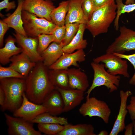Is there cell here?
I'll return each mask as SVG.
<instances>
[{
    "label": "cell",
    "mask_w": 135,
    "mask_h": 135,
    "mask_svg": "<svg viewBox=\"0 0 135 135\" xmlns=\"http://www.w3.org/2000/svg\"><path fill=\"white\" fill-rule=\"evenodd\" d=\"M48 68L42 62L36 63L25 78V94L34 103L42 104L47 96L55 89L50 80Z\"/></svg>",
    "instance_id": "6da1fadb"
},
{
    "label": "cell",
    "mask_w": 135,
    "mask_h": 135,
    "mask_svg": "<svg viewBox=\"0 0 135 135\" xmlns=\"http://www.w3.org/2000/svg\"><path fill=\"white\" fill-rule=\"evenodd\" d=\"M116 10L115 0H112L97 8L86 24V29L94 37L107 33L110 25L116 18Z\"/></svg>",
    "instance_id": "7a4b0ae2"
},
{
    "label": "cell",
    "mask_w": 135,
    "mask_h": 135,
    "mask_svg": "<svg viewBox=\"0 0 135 135\" xmlns=\"http://www.w3.org/2000/svg\"><path fill=\"white\" fill-rule=\"evenodd\" d=\"M0 87L4 91L6 99L3 111L14 112L21 106L25 92V78H10L0 80Z\"/></svg>",
    "instance_id": "3957f363"
},
{
    "label": "cell",
    "mask_w": 135,
    "mask_h": 135,
    "mask_svg": "<svg viewBox=\"0 0 135 135\" xmlns=\"http://www.w3.org/2000/svg\"><path fill=\"white\" fill-rule=\"evenodd\" d=\"M22 17L24 27L27 36L38 37L41 34H52L56 26L52 21L38 18L35 15L22 10Z\"/></svg>",
    "instance_id": "277c9868"
},
{
    "label": "cell",
    "mask_w": 135,
    "mask_h": 135,
    "mask_svg": "<svg viewBox=\"0 0 135 135\" xmlns=\"http://www.w3.org/2000/svg\"><path fill=\"white\" fill-rule=\"evenodd\" d=\"M91 66L94 70V78L92 86L86 92V99L90 98L92 91L97 87L106 86L110 93L116 90L120 84V77L113 75L108 72L105 69L104 64L92 62Z\"/></svg>",
    "instance_id": "5b68a950"
},
{
    "label": "cell",
    "mask_w": 135,
    "mask_h": 135,
    "mask_svg": "<svg viewBox=\"0 0 135 135\" xmlns=\"http://www.w3.org/2000/svg\"><path fill=\"white\" fill-rule=\"evenodd\" d=\"M80 113L84 116H97L107 124L109 122L111 112L107 103L94 97L86 99L79 109Z\"/></svg>",
    "instance_id": "8992f818"
},
{
    "label": "cell",
    "mask_w": 135,
    "mask_h": 135,
    "mask_svg": "<svg viewBox=\"0 0 135 135\" xmlns=\"http://www.w3.org/2000/svg\"><path fill=\"white\" fill-rule=\"evenodd\" d=\"M120 34L108 46L106 53L124 54L135 50V31L124 26L120 27Z\"/></svg>",
    "instance_id": "52a82bcc"
},
{
    "label": "cell",
    "mask_w": 135,
    "mask_h": 135,
    "mask_svg": "<svg viewBox=\"0 0 135 135\" xmlns=\"http://www.w3.org/2000/svg\"><path fill=\"white\" fill-rule=\"evenodd\" d=\"M93 60L96 63L104 64L107 72L112 75H120L125 78L130 77L127 61L113 53H106Z\"/></svg>",
    "instance_id": "ba28073f"
},
{
    "label": "cell",
    "mask_w": 135,
    "mask_h": 135,
    "mask_svg": "<svg viewBox=\"0 0 135 135\" xmlns=\"http://www.w3.org/2000/svg\"><path fill=\"white\" fill-rule=\"evenodd\" d=\"M9 135H41V132L35 130L33 123L22 118L5 114Z\"/></svg>",
    "instance_id": "9c48e42d"
},
{
    "label": "cell",
    "mask_w": 135,
    "mask_h": 135,
    "mask_svg": "<svg viewBox=\"0 0 135 135\" xmlns=\"http://www.w3.org/2000/svg\"><path fill=\"white\" fill-rule=\"evenodd\" d=\"M55 8L50 0H24L22 6V10L50 21H52L50 15Z\"/></svg>",
    "instance_id": "30bf717a"
},
{
    "label": "cell",
    "mask_w": 135,
    "mask_h": 135,
    "mask_svg": "<svg viewBox=\"0 0 135 135\" xmlns=\"http://www.w3.org/2000/svg\"><path fill=\"white\" fill-rule=\"evenodd\" d=\"M46 112V109L42 104H38L30 101L25 92L22 104L13 112V116L30 122L39 115Z\"/></svg>",
    "instance_id": "8fae6325"
},
{
    "label": "cell",
    "mask_w": 135,
    "mask_h": 135,
    "mask_svg": "<svg viewBox=\"0 0 135 135\" xmlns=\"http://www.w3.org/2000/svg\"><path fill=\"white\" fill-rule=\"evenodd\" d=\"M16 42L22 49V52L26 55L33 62H42L41 55L37 49L38 44V37H28L15 31L13 34Z\"/></svg>",
    "instance_id": "7c38bea8"
},
{
    "label": "cell",
    "mask_w": 135,
    "mask_h": 135,
    "mask_svg": "<svg viewBox=\"0 0 135 135\" xmlns=\"http://www.w3.org/2000/svg\"><path fill=\"white\" fill-rule=\"evenodd\" d=\"M86 55L83 49L72 53H64L54 64L48 68L50 70H67L69 67L73 66L80 67L78 62H81L86 60Z\"/></svg>",
    "instance_id": "4fadbf2b"
},
{
    "label": "cell",
    "mask_w": 135,
    "mask_h": 135,
    "mask_svg": "<svg viewBox=\"0 0 135 135\" xmlns=\"http://www.w3.org/2000/svg\"><path fill=\"white\" fill-rule=\"evenodd\" d=\"M132 94L130 90L124 92L121 90L120 92V104L118 113L110 135H118L123 132L126 126L125 120L128 112L127 109V101L128 97Z\"/></svg>",
    "instance_id": "5bb4252c"
},
{
    "label": "cell",
    "mask_w": 135,
    "mask_h": 135,
    "mask_svg": "<svg viewBox=\"0 0 135 135\" xmlns=\"http://www.w3.org/2000/svg\"><path fill=\"white\" fill-rule=\"evenodd\" d=\"M60 93L64 103L63 112L70 111L80 104L84 99V92L77 89L56 88Z\"/></svg>",
    "instance_id": "9a60e30c"
},
{
    "label": "cell",
    "mask_w": 135,
    "mask_h": 135,
    "mask_svg": "<svg viewBox=\"0 0 135 135\" xmlns=\"http://www.w3.org/2000/svg\"><path fill=\"white\" fill-rule=\"evenodd\" d=\"M42 104L45 107L46 112L54 116L63 112L64 105L60 92L54 90L46 98Z\"/></svg>",
    "instance_id": "2e32d148"
},
{
    "label": "cell",
    "mask_w": 135,
    "mask_h": 135,
    "mask_svg": "<svg viewBox=\"0 0 135 135\" xmlns=\"http://www.w3.org/2000/svg\"><path fill=\"white\" fill-rule=\"evenodd\" d=\"M10 66L26 78L36 63L32 62L23 52L13 56L10 59Z\"/></svg>",
    "instance_id": "e0dca14e"
},
{
    "label": "cell",
    "mask_w": 135,
    "mask_h": 135,
    "mask_svg": "<svg viewBox=\"0 0 135 135\" xmlns=\"http://www.w3.org/2000/svg\"><path fill=\"white\" fill-rule=\"evenodd\" d=\"M82 7L81 0H69L68 11L66 15L65 25L77 23L86 24L88 22Z\"/></svg>",
    "instance_id": "ac0fdd59"
},
{
    "label": "cell",
    "mask_w": 135,
    "mask_h": 135,
    "mask_svg": "<svg viewBox=\"0 0 135 135\" xmlns=\"http://www.w3.org/2000/svg\"><path fill=\"white\" fill-rule=\"evenodd\" d=\"M67 71L71 89L86 91L89 86L86 74L79 69H68Z\"/></svg>",
    "instance_id": "d6986e66"
},
{
    "label": "cell",
    "mask_w": 135,
    "mask_h": 135,
    "mask_svg": "<svg viewBox=\"0 0 135 135\" xmlns=\"http://www.w3.org/2000/svg\"><path fill=\"white\" fill-rule=\"evenodd\" d=\"M24 0H18L17 8L12 14L2 21L9 28L14 29L15 31L26 36L27 35L24 30L22 17V5Z\"/></svg>",
    "instance_id": "ffe728a7"
},
{
    "label": "cell",
    "mask_w": 135,
    "mask_h": 135,
    "mask_svg": "<svg viewBox=\"0 0 135 135\" xmlns=\"http://www.w3.org/2000/svg\"><path fill=\"white\" fill-rule=\"evenodd\" d=\"M16 42V38L10 36L6 40L5 46L0 48V62L2 64H8L10 62L12 57L22 52V48L15 45Z\"/></svg>",
    "instance_id": "44dd1931"
},
{
    "label": "cell",
    "mask_w": 135,
    "mask_h": 135,
    "mask_svg": "<svg viewBox=\"0 0 135 135\" xmlns=\"http://www.w3.org/2000/svg\"><path fill=\"white\" fill-rule=\"evenodd\" d=\"M60 44L53 42L40 54L44 64L48 68L55 63L64 54Z\"/></svg>",
    "instance_id": "7402d4cb"
},
{
    "label": "cell",
    "mask_w": 135,
    "mask_h": 135,
    "mask_svg": "<svg viewBox=\"0 0 135 135\" xmlns=\"http://www.w3.org/2000/svg\"><path fill=\"white\" fill-rule=\"evenodd\" d=\"M48 70L50 80L55 88L71 89L67 70Z\"/></svg>",
    "instance_id": "603a6c76"
},
{
    "label": "cell",
    "mask_w": 135,
    "mask_h": 135,
    "mask_svg": "<svg viewBox=\"0 0 135 135\" xmlns=\"http://www.w3.org/2000/svg\"><path fill=\"white\" fill-rule=\"evenodd\" d=\"M86 24H80L78 30L72 41L68 45L63 48L65 53H72L76 50L85 48L87 45V40L83 38Z\"/></svg>",
    "instance_id": "cb8c5ba5"
},
{
    "label": "cell",
    "mask_w": 135,
    "mask_h": 135,
    "mask_svg": "<svg viewBox=\"0 0 135 135\" xmlns=\"http://www.w3.org/2000/svg\"><path fill=\"white\" fill-rule=\"evenodd\" d=\"M58 135H96L94 129L91 124H80L73 125L68 124Z\"/></svg>",
    "instance_id": "d4e9b609"
},
{
    "label": "cell",
    "mask_w": 135,
    "mask_h": 135,
    "mask_svg": "<svg viewBox=\"0 0 135 135\" xmlns=\"http://www.w3.org/2000/svg\"><path fill=\"white\" fill-rule=\"evenodd\" d=\"M69 0L63 1L59 6L55 8L50 15L52 21L56 26H60L65 25L66 14L68 11Z\"/></svg>",
    "instance_id": "484cf974"
},
{
    "label": "cell",
    "mask_w": 135,
    "mask_h": 135,
    "mask_svg": "<svg viewBox=\"0 0 135 135\" xmlns=\"http://www.w3.org/2000/svg\"><path fill=\"white\" fill-rule=\"evenodd\" d=\"M30 122L38 124H56L64 126L68 124L67 118L52 116L46 112L39 115Z\"/></svg>",
    "instance_id": "4316f807"
},
{
    "label": "cell",
    "mask_w": 135,
    "mask_h": 135,
    "mask_svg": "<svg viewBox=\"0 0 135 135\" xmlns=\"http://www.w3.org/2000/svg\"><path fill=\"white\" fill-rule=\"evenodd\" d=\"M123 0H116L117 5L116 16L114 21V27L116 30L119 29V20L122 14L129 13L135 10V3L133 4H126L123 2Z\"/></svg>",
    "instance_id": "83f0119b"
},
{
    "label": "cell",
    "mask_w": 135,
    "mask_h": 135,
    "mask_svg": "<svg viewBox=\"0 0 135 135\" xmlns=\"http://www.w3.org/2000/svg\"><path fill=\"white\" fill-rule=\"evenodd\" d=\"M38 130L48 135H58L64 128V126L56 124H38Z\"/></svg>",
    "instance_id": "f1b7e54d"
},
{
    "label": "cell",
    "mask_w": 135,
    "mask_h": 135,
    "mask_svg": "<svg viewBox=\"0 0 135 135\" xmlns=\"http://www.w3.org/2000/svg\"><path fill=\"white\" fill-rule=\"evenodd\" d=\"M80 24L77 23L69 24L65 25L66 33L65 36L60 44L63 48L68 44L77 34Z\"/></svg>",
    "instance_id": "f546056e"
},
{
    "label": "cell",
    "mask_w": 135,
    "mask_h": 135,
    "mask_svg": "<svg viewBox=\"0 0 135 135\" xmlns=\"http://www.w3.org/2000/svg\"><path fill=\"white\" fill-rule=\"evenodd\" d=\"M38 37V44L37 50L40 55L51 43L54 42V38L52 34H42L39 35Z\"/></svg>",
    "instance_id": "4dcf8cb0"
},
{
    "label": "cell",
    "mask_w": 135,
    "mask_h": 135,
    "mask_svg": "<svg viewBox=\"0 0 135 135\" xmlns=\"http://www.w3.org/2000/svg\"><path fill=\"white\" fill-rule=\"evenodd\" d=\"M10 78H25L22 75L10 66L5 67L0 65V80Z\"/></svg>",
    "instance_id": "1f68e13d"
},
{
    "label": "cell",
    "mask_w": 135,
    "mask_h": 135,
    "mask_svg": "<svg viewBox=\"0 0 135 135\" xmlns=\"http://www.w3.org/2000/svg\"><path fill=\"white\" fill-rule=\"evenodd\" d=\"M82 7L84 15L88 21L96 9L93 0H81Z\"/></svg>",
    "instance_id": "d6a6232c"
},
{
    "label": "cell",
    "mask_w": 135,
    "mask_h": 135,
    "mask_svg": "<svg viewBox=\"0 0 135 135\" xmlns=\"http://www.w3.org/2000/svg\"><path fill=\"white\" fill-rule=\"evenodd\" d=\"M66 33V27L65 25L61 26H57L52 34L54 37V42L60 44L64 38Z\"/></svg>",
    "instance_id": "836d02e7"
},
{
    "label": "cell",
    "mask_w": 135,
    "mask_h": 135,
    "mask_svg": "<svg viewBox=\"0 0 135 135\" xmlns=\"http://www.w3.org/2000/svg\"><path fill=\"white\" fill-rule=\"evenodd\" d=\"M113 54L122 59L128 60L133 66L135 70V72L132 77L130 79L129 82L130 84L135 86V53L130 55Z\"/></svg>",
    "instance_id": "e575fe53"
},
{
    "label": "cell",
    "mask_w": 135,
    "mask_h": 135,
    "mask_svg": "<svg viewBox=\"0 0 135 135\" xmlns=\"http://www.w3.org/2000/svg\"><path fill=\"white\" fill-rule=\"evenodd\" d=\"M7 24L2 20H0V47L2 48L3 45L4 38V35L9 29Z\"/></svg>",
    "instance_id": "d590c367"
},
{
    "label": "cell",
    "mask_w": 135,
    "mask_h": 135,
    "mask_svg": "<svg viewBox=\"0 0 135 135\" xmlns=\"http://www.w3.org/2000/svg\"><path fill=\"white\" fill-rule=\"evenodd\" d=\"M16 7L15 2L14 1L9 2V0H4L0 2V10L6 9L8 12L10 10L14 9Z\"/></svg>",
    "instance_id": "8d00e7d4"
},
{
    "label": "cell",
    "mask_w": 135,
    "mask_h": 135,
    "mask_svg": "<svg viewBox=\"0 0 135 135\" xmlns=\"http://www.w3.org/2000/svg\"><path fill=\"white\" fill-rule=\"evenodd\" d=\"M126 108L132 120L135 121V96L131 97L130 104L127 106Z\"/></svg>",
    "instance_id": "74e56055"
},
{
    "label": "cell",
    "mask_w": 135,
    "mask_h": 135,
    "mask_svg": "<svg viewBox=\"0 0 135 135\" xmlns=\"http://www.w3.org/2000/svg\"><path fill=\"white\" fill-rule=\"evenodd\" d=\"M125 129L124 135H132L134 130V125L132 122L126 126Z\"/></svg>",
    "instance_id": "f35d334b"
},
{
    "label": "cell",
    "mask_w": 135,
    "mask_h": 135,
    "mask_svg": "<svg viewBox=\"0 0 135 135\" xmlns=\"http://www.w3.org/2000/svg\"><path fill=\"white\" fill-rule=\"evenodd\" d=\"M96 9L100 7L112 0H93Z\"/></svg>",
    "instance_id": "ab89813d"
},
{
    "label": "cell",
    "mask_w": 135,
    "mask_h": 135,
    "mask_svg": "<svg viewBox=\"0 0 135 135\" xmlns=\"http://www.w3.org/2000/svg\"><path fill=\"white\" fill-rule=\"evenodd\" d=\"M6 99L5 94L2 89L0 87V105L2 108L4 104Z\"/></svg>",
    "instance_id": "60d3db41"
},
{
    "label": "cell",
    "mask_w": 135,
    "mask_h": 135,
    "mask_svg": "<svg viewBox=\"0 0 135 135\" xmlns=\"http://www.w3.org/2000/svg\"><path fill=\"white\" fill-rule=\"evenodd\" d=\"M108 132L105 130H102L100 131L98 134V135H108Z\"/></svg>",
    "instance_id": "b9f144b4"
},
{
    "label": "cell",
    "mask_w": 135,
    "mask_h": 135,
    "mask_svg": "<svg viewBox=\"0 0 135 135\" xmlns=\"http://www.w3.org/2000/svg\"><path fill=\"white\" fill-rule=\"evenodd\" d=\"M135 3L134 0H126L125 2V4H133Z\"/></svg>",
    "instance_id": "7bdbcfd3"
},
{
    "label": "cell",
    "mask_w": 135,
    "mask_h": 135,
    "mask_svg": "<svg viewBox=\"0 0 135 135\" xmlns=\"http://www.w3.org/2000/svg\"><path fill=\"white\" fill-rule=\"evenodd\" d=\"M132 123L134 125V134L135 135V121H133Z\"/></svg>",
    "instance_id": "ee69618b"
},
{
    "label": "cell",
    "mask_w": 135,
    "mask_h": 135,
    "mask_svg": "<svg viewBox=\"0 0 135 135\" xmlns=\"http://www.w3.org/2000/svg\"></svg>",
    "instance_id": "f6af8a7d"
}]
</instances>
